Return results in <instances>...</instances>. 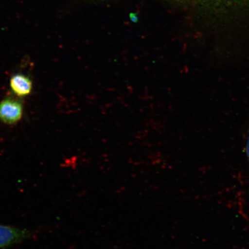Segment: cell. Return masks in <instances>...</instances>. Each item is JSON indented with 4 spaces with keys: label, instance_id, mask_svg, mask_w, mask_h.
<instances>
[{
    "label": "cell",
    "instance_id": "6da1fadb",
    "mask_svg": "<svg viewBox=\"0 0 249 249\" xmlns=\"http://www.w3.org/2000/svg\"><path fill=\"white\" fill-rule=\"evenodd\" d=\"M226 33V39L249 33V0H198Z\"/></svg>",
    "mask_w": 249,
    "mask_h": 249
},
{
    "label": "cell",
    "instance_id": "7a4b0ae2",
    "mask_svg": "<svg viewBox=\"0 0 249 249\" xmlns=\"http://www.w3.org/2000/svg\"><path fill=\"white\" fill-rule=\"evenodd\" d=\"M22 103L17 99L7 98L0 102V121L7 124L19 122L23 117Z\"/></svg>",
    "mask_w": 249,
    "mask_h": 249
},
{
    "label": "cell",
    "instance_id": "3957f363",
    "mask_svg": "<svg viewBox=\"0 0 249 249\" xmlns=\"http://www.w3.org/2000/svg\"><path fill=\"white\" fill-rule=\"evenodd\" d=\"M10 87L16 95L23 97L29 95L32 91L33 83L29 78L24 74H17L11 77Z\"/></svg>",
    "mask_w": 249,
    "mask_h": 249
},
{
    "label": "cell",
    "instance_id": "277c9868",
    "mask_svg": "<svg viewBox=\"0 0 249 249\" xmlns=\"http://www.w3.org/2000/svg\"><path fill=\"white\" fill-rule=\"evenodd\" d=\"M246 154H247V158L249 161V134L247 142V145H246Z\"/></svg>",
    "mask_w": 249,
    "mask_h": 249
}]
</instances>
